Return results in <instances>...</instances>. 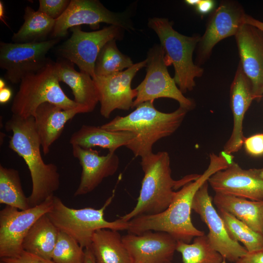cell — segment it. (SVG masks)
I'll use <instances>...</instances> for the list:
<instances>
[{"label": "cell", "instance_id": "1", "mask_svg": "<svg viewBox=\"0 0 263 263\" xmlns=\"http://www.w3.org/2000/svg\"><path fill=\"white\" fill-rule=\"evenodd\" d=\"M220 169L219 164L211 161L207 169L194 181L184 185L176 192L170 205L163 211L152 215H142L128 221L129 233L140 234L147 231L166 232L177 241L189 243L205 232L193 225L191 212L194 197L200 188Z\"/></svg>", "mask_w": 263, "mask_h": 263}, {"label": "cell", "instance_id": "2", "mask_svg": "<svg viewBox=\"0 0 263 263\" xmlns=\"http://www.w3.org/2000/svg\"><path fill=\"white\" fill-rule=\"evenodd\" d=\"M7 132H12L9 148L23 158L31 178L32 188L28 197L31 207L38 205L54 196L60 186L57 166L46 164L41 152V143L34 117L23 118L13 114L5 124Z\"/></svg>", "mask_w": 263, "mask_h": 263}, {"label": "cell", "instance_id": "3", "mask_svg": "<svg viewBox=\"0 0 263 263\" xmlns=\"http://www.w3.org/2000/svg\"><path fill=\"white\" fill-rule=\"evenodd\" d=\"M154 101L141 103L129 114L117 115L100 127L111 131H128L135 137L126 147L141 158L152 152L153 145L172 134L181 126L187 113L180 107L169 113L157 110Z\"/></svg>", "mask_w": 263, "mask_h": 263}, {"label": "cell", "instance_id": "4", "mask_svg": "<svg viewBox=\"0 0 263 263\" xmlns=\"http://www.w3.org/2000/svg\"><path fill=\"white\" fill-rule=\"evenodd\" d=\"M144 177L137 203L128 213L120 218L125 222L142 215H152L166 209L172 202L177 190L196 180L200 174H190L178 180L171 176L168 152H153L141 157Z\"/></svg>", "mask_w": 263, "mask_h": 263}, {"label": "cell", "instance_id": "5", "mask_svg": "<svg viewBox=\"0 0 263 263\" xmlns=\"http://www.w3.org/2000/svg\"><path fill=\"white\" fill-rule=\"evenodd\" d=\"M172 22L167 18L153 17L148 20V26L157 35L164 52L167 66L172 65L173 77L183 94L192 91L196 85L195 79L202 76L204 70L193 62V52L201 37L183 35L175 31Z\"/></svg>", "mask_w": 263, "mask_h": 263}, {"label": "cell", "instance_id": "6", "mask_svg": "<svg viewBox=\"0 0 263 263\" xmlns=\"http://www.w3.org/2000/svg\"><path fill=\"white\" fill-rule=\"evenodd\" d=\"M59 82L56 62L49 59L43 68L21 79L11 106L13 114L34 117L38 107L45 102L64 110L80 108L85 113L82 107L65 94Z\"/></svg>", "mask_w": 263, "mask_h": 263}, {"label": "cell", "instance_id": "7", "mask_svg": "<svg viewBox=\"0 0 263 263\" xmlns=\"http://www.w3.org/2000/svg\"><path fill=\"white\" fill-rule=\"evenodd\" d=\"M114 195L113 192L99 209L71 208L65 205L60 198L54 195L53 207L47 214L60 231L74 238L85 249L90 247L93 236L97 230H127L128 222L123 221L120 218L108 221L104 217V211L112 203Z\"/></svg>", "mask_w": 263, "mask_h": 263}, {"label": "cell", "instance_id": "8", "mask_svg": "<svg viewBox=\"0 0 263 263\" xmlns=\"http://www.w3.org/2000/svg\"><path fill=\"white\" fill-rule=\"evenodd\" d=\"M146 75L137 86V95L133 107L159 98H169L177 101L179 106L188 111L195 107L193 100L185 97L169 74L164 60V52L160 44L150 48L146 58Z\"/></svg>", "mask_w": 263, "mask_h": 263}, {"label": "cell", "instance_id": "9", "mask_svg": "<svg viewBox=\"0 0 263 263\" xmlns=\"http://www.w3.org/2000/svg\"><path fill=\"white\" fill-rule=\"evenodd\" d=\"M71 37L57 47V53L61 58L76 64L80 71L95 76L94 65L97 56L106 43L110 40L123 38L125 30L110 25L92 32L82 30L81 26L70 29Z\"/></svg>", "mask_w": 263, "mask_h": 263}, {"label": "cell", "instance_id": "10", "mask_svg": "<svg viewBox=\"0 0 263 263\" xmlns=\"http://www.w3.org/2000/svg\"><path fill=\"white\" fill-rule=\"evenodd\" d=\"M103 22L125 30H134L131 13L127 10L111 11L97 0H71L63 14L56 20L51 37L60 39L67 35L68 29L84 24L98 29Z\"/></svg>", "mask_w": 263, "mask_h": 263}, {"label": "cell", "instance_id": "11", "mask_svg": "<svg viewBox=\"0 0 263 263\" xmlns=\"http://www.w3.org/2000/svg\"><path fill=\"white\" fill-rule=\"evenodd\" d=\"M51 39L37 43L0 42V67L5 71L4 77L13 84L20 83L26 75L43 68L49 59L48 52L59 41Z\"/></svg>", "mask_w": 263, "mask_h": 263}, {"label": "cell", "instance_id": "12", "mask_svg": "<svg viewBox=\"0 0 263 263\" xmlns=\"http://www.w3.org/2000/svg\"><path fill=\"white\" fill-rule=\"evenodd\" d=\"M54 195L42 203L26 210L6 206L0 211V258L19 256L23 240L34 223L52 209Z\"/></svg>", "mask_w": 263, "mask_h": 263}, {"label": "cell", "instance_id": "13", "mask_svg": "<svg viewBox=\"0 0 263 263\" xmlns=\"http://www.w3.org/2000/svg\"><path fill=\"white\" fill-rule=\"evenodd\" d=\"M192 209L207 225V235L212 246L226 260L235 263L248 251L229 235L223 220L214 207L212 198L208 193V183L206 182L197 191L193 201Z\"/></svg>", "mask_w": 263, "mask_h": 263}, {"label": "cell", "instance_id": "14", "mask_svg": "<svg viewBox=\"0 0 263 263\" xmlns=\"http://www.w3.org/2000/svg\"><path fill=\"white\" fill-rule=\"evenodd\" d=\"M245 15L242 5L236 1L225 0L220 2L211 13L204 34L198 44L197 65L204 63L210 57L218 42L236 35L244 23Z\"/></svg>", "mask_w": 263, "mask_h": 263}, {"label": "cell", "instance_id": "15", "mask_svg": "<svg viewBox=\"0 0 263 263\" xmlns=\"http://www.w3.org/2000/svg\"><path fill=\"white\" fill-rule=\"evenodd\" d=\"M146 64L145 59L122 72L107 76H95L93 78L98 92L100 113L102 116L109 118L116 109L126 111L132 108L137 92L135 89L132 88V82Z\"/></svg>", "mask_w": 263, "mask_h": 263}, {"label": "cell", "instance_id": "16", "mask_svg": "<svg viewBox=\"0 0 263 263\" xmlns=\"http://www.w3.org/2000/svg\"><path fill=\"white\" fill-rule=\"evenodd\" d=\"M215 193L263 200V168L242 169L233 161L208 180Z\"/></svg>", "mask_w": 263, "mask_h": 263}, {"label": "cell", "instance_id": "17", "mask_svg": "<svg viewBox=\"0 0 263 263\" xmlns=\"http://www.w3.org/2000/svg\"><path fill=\"white\" fill-rule=\"evenodd\" d=\"M240 65L249 80L255 99L263 95V32L244 23L235 36Z\"/></svg>", "mask_w": 263, "mask_h": 263}, {"label": "cell", "instance_id": "18", "mask_svg": "<svg viewBox=\"0 0 263 263\" xmlns=\"http://www.w3.org/2000/svg\"><path fill=\"white\" fill-rule=\"evenodd\" d=\"M122 238L133 263H169L176 251L177 241L164 232L129 233Z\"/></svg>", "mask_w": 263, "mask_h": 263}, {"label": "cell", "instance_id": "19", "mask_svg": "<svg viewBox=\"0 0 263 263\" xmlns=\"http://www.w3.org/2000/svg\"><path fill=\"white\" fill-rule=\"evenodd\" d=\"M72 153L82 167L80 180L75 196L93 191L105 178L114 175L119 168V158L115 152H109L105 155H100L99 151L93 149L73 145Z\"/></svg>", "mask_w": 263, "mask_h": 263}, {"label": "cell", "instance_id": "20", "mask_svg": "<svg viewBox=\"0 0 263 263\" xmlns=\"http://www.w3.org/2000/svg\"><path fill=\"white\" fill-rule=\"evenodd\" d=\"M230 105L233 116L231 135L224 147V151L233 154L243 146V121L246 112L255 99L250 83L239 64L230 88Z\"/></svg>", "mask_w": 263, "mask_h": 263}, {"label": "cell", "instance_id": "21", "mask_svg": "<svg viewBox=\"0 0 263 263\" xmlns=\"http://www.w3.org/2000/svg\"><path fill=\"white\" fill-rule=\"evenodd\" d=\"M82 113L80 108L64 110L49 102L38 107L34 117L44 155L49 152L52 145L60 136L66 123Z\"/></svg>", "mask_w": 263, "mask_h": 263}, {"label": "cell", "instance_id": "22", "mask_svg": "<svg viewBox=\"0 0 263 263\" xmlns=\"http://www.w3.org/2000/svg\"><path fill=\"white\" fill-rule=\"evenodd\" d=\"M59 82L67 84L74 96V100L83 108L85 113L92 112L99 102L98 94L92 76L75 69L70 61L59 58L56 62Z\"/></svg>", "mask_w": 263, "mask_h": 263}, {"label": "cell", "instance_id": "23", "mask_svg": "<svg viewBox=\"0 0 263 263\" xmlns=\"http://www.w3.org/2000/svg\"><path fill=\"white\" fill-rule=\"evenodd\" d=\"M134 134L128 131H111L100 127L83 125L71 135L69 142L84 149L100 147L108 149L109 152L126 146L134 138Z\"/></svg>", "mask_w": 263, "mask_h": 263}, {"label": "cell", "instance_id": "24", "mask_svg": "<svg viewBox=\"0 0 263 263\" xmlns=\"http://www.w3.org/2000/svg\"><path fill=\"white\" fill-rule=\"evenodd\" d=\"M212 201L219 210L229 213L263 236V200L215 193Z\"/></svg>", "mask_w": 263, "mask_h": 263}, {"label": "cell", "instance_id": "25", "mask_svg": "<svg viewBox=\"0 0 263 263\" xmlns=\"http://www.w3.org/2000/svg\"><path fill=\"white\" fill-rule=\"evenodd\" d=\"M118 231L108 228L94 233L90 249L95 263H133Z\"/></svg>", "mask_w": 263, "mask_h": 263}, {"label": "cell", "instance_id": "26", "mask_svg": "<svg viewBox=\"0 0 263 263\" xmlns=\"http://www.w3.org/2000/svg\"><path fill=\"white\" fill-rule=\"evenodd\" d=\"M59 231L47 214L43 215L34 223L26 235L22 244L23 250L52 260Z\"/></svg>", "mask_w": 263, "mask_h": 263}, {"label": "cell", "instance_id": "27", "mask_svg": "<svg viewBox=\"0 0 263 263\" xmlns=\"http://www.w3.org/2000/svg\"><path fill=\"white\" fill-rule=\"evenodd\" d=\"M24 22L12 37L13 43H37L46 41L54 29L56 20L27 6L24 9Z\"/></svg>", "mask_w": 263, "mask_h": 263}, {"label": "cell", "instance_id": "28", "mask_svg": "<svg viewBox=\"0 0 263 263\" xmlns=\"http://www.w3.org/2000/svg\"><path fill=\"white\" fill-rule=\"evenodd\" d=\"M0 204L26 210L31 207L18 170L0 165Z\"/></svg>", "mask_w": 263, "mask_h": 263}, {"label": "cell", "instance_id": "29", "mask_svg": "<svg viewBox=\"0 0 263 263\" xmlns=\"http://www.w3.org/2000/svg\"><path fill=\"white\" fill-rule=\"evenodd\" d=\"M176 250L181 254L183 263H222L224 259L205 234L195 237L191 244L177 241Z\"/></svg>", "mask_w": 263, "mask_h": 263}, {"label": "cell", "instance_id": "30", "mask_svg": "<svg viewBox=\"0 0 263 263\" xmlns=\"http://www.w3.org/2000/svg\"><path fill=\"white\" fill-rule=\"evenodd\" d=\"M131 58L118 48L116 40L109 41L102 48L94 65L95 76L113 75L127 69L133 65Z\"/></svg>", "mask_w": 263, "mask_h": 263}, {"label": "cell", "instance_id": "31", "mask_svg": "<svg viewBox=\"0 0 263 263\" xmlns=\"http://www.w3.org/2000/svg\"><path fill=\"white\" fill-rule=\"evenodd\" d=\"M226 229L234 240L241 242L248 252L263 249V236L224 210H219Z\"/></svg>", "mask_w": 263, "mask_h": 263}, {"label": "cell", "instance_id": "32", "mask_svg": "<svg viewBox=\"0 0 263 263\" xmlns=\"http://www.w3.org/2000/svg\"><path fill=\"white\" fill-rule=\"evenodd\" d=\"M85 249L74 238L59 231L52 260L56 263H84Z\"/></svg>", "mask_w": 263, "mask_h": 263}, {"label": "cell", "instance_id": "33", "mask_svg": "<svg viewBox=\"0 0 263 263\" xmlns=\"http://www.w3.org/2000/svg\"><path fill=\"white\" fill-rule=\"evenodd\" d=\"M71 0H39L38 11L56 20L65 12Z\"/></svg>", "mask_w": 263, "mask_h": 263}, {"label": "cell", "instance_id": "34", "mask_svg": "<svg viewBox=\"0 0 263 263\" xmlns=\"http://www.w3.org/2000/svg\"><path fill=\"white\" fill-rule=\"evenodd\" d=\"M243 146L246 153L252 156L263 155V133L245 138Z\"/></svg>", "mask_w": 263, "mask_h": 263}, {"label": "cell", "instance_id": "35", "mask_svg": "<svg viewBox=\"0 0 263 263\" xmlns=\"http://www.w3.org/2000/svg\"><path fill=\"white\" fill-rule=\"evenodd\" d=\"M0 260L6 263H56L52 260L45 259L24 250L16 257Z\"/></svg>", "mask_w": 263, "mask_h": 263}, {"label": "cell", "instance_id": "36", "mask_svg": "<svg viewBox=\"0 0 263 263\" xmlns=\"http://www.w3.org/2000/svg\"><path fill=\"white\" fill-rule=\"evenodd\" d=\"M235 263H263V249L248 252Z\"/></svg>", "mask_w": 263, "mask_h": 263}, {"label": "cell", "instance_id": "37", "mask_svg": "<svg viewBox=\"0 0 263 263\" xmlns=\"http://www.w3.org/2000/svg\"><path fill=\"white\" fill-rule=\"evenodd\" d=\"M216 2L213 0H200L195 9L198 13L205 15L215 10Z\"/></svg>", "mask_w": 263, "mask_h": 263}, {"label": "cell", "instance_id": "38", "mask_svg": "<svg viewBox=\"0 0 263 263\" xmlns=\"http://www.w3.org/2000/svg\"><path fill=\"white\" fill-rule=\"evenodd\" d=\"M12 93L8 87L0 90V103L3 104L7 103L11 98Z\"/></svg>", "mask_w": 263, "mask_h": 263}, {"label": "cell", "instance_id": "39", "mask_svg": "<svg viewBox=\"0 0 263 263\" xmlns=\"http://www.w3.org/2000/svg\"><path fill=\"white\" fill-rule=\"evenodd\" d=\"M244 23L254 26L263 32V22L260 21L252 17L245 15L244 19Z\"/></svg>", "mask_w": 263, "mask_h": 263}, {"label": "cell", "instance_id": "40", "mask_svg": "<svg viewBox=\"0 0 263 263\" xmlns=\"http://www.w3.org/2000/svg\"><path fill=\"white\" fill-rule=\"evenodd\" d=\"M84 263H95L94 255L90 248L85 249Z\"/></svg>", "mask_w": 263, "mask_h": 263}, {"label": "cell", "instance_id": "41", "mask_svg": "<svg viewBox=\"0 0 263 263\" xmlns=\"http://www.w3.org/2000/svg\"><path fill=\"white\" fill-rule=\"evenodd\" d=\"M5 11L3 2L2 0H0V20L4 23L6 26L10 28L8 24L6 21V17L5 15Z\"/></svg>", "mask_w": 263, "mask_h": 263}, {"label": "cell", "instance_id": "42", "mask_svg": "<svg viewBox=\"0 0 263 263\" xmlns=\"http://www.w3.org/2000/svg\"><path fill=\"white\" fill-rule=\"evenodd\" d=\"M200 0H186L185 1L188 5L196 7Z\"/></svg>", "mask_w": 263, "mask_h": 263}, {"label": "cell", "instance_id": "43", "mask_svg": "<svg viewBox=\"0 0 263 263\" xmlns=\"http://www.w3.org/2000/svg\"><path fill=\"white\" fill-rule=\"evenodd\" d=\"M6 87L5 81L3 79L0 78V90Z\"/></svg>", "mask_w": 263, "mask_h": 263}, {"label": "cell", "instance_id": "44", "mask_svg": "<svg viewBox=\"0 0 263 263\" xmlns=\"http://www.w3.org/2000/svg\"><path fill=\"white\" fill-rule=\"evenodd\" d=\"M226 260L225 259H224L223 261H222V263H226Z\"/></svg>", "mask_w": 263, "mask_h": 263}, {"label": "cell", "instance_id": "45", "mask_svg": "<svg viewBox=\"0 0 263 263\" xmlns=\"http://www.w3.org/2000/svg\"><path fill=\"white\" fill-rule=\"evenodd\" d=\"M0 263H5V262H4L3 261L0 260Z\"/></svg>", "mask_w": 263, "mask_h": 263}, {"label": "cell", "instance_id": "46", "mask_svg": "<svg viewBox=\"0 0 263 263\" xmlns=\"http://www.w3.org/2000/svg\"><path fill=\"white\" fill-rule=\"evenodd\" d=\"M171 263V262H169V263Z\"/></svg>", "mask_w": 263, "mask_h": 263}]
</instances>
